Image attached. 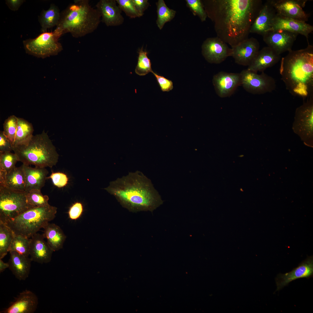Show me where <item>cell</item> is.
<instances>
[{
	"label": "cell",
	"mask_w": 313,
	"mask_h": 313,
	"mask_svg": "<svg viewBox=\"0 0 313 313\" xmlns=\"http://www.w3.org/2000/svg\"><path fill=\"white\" fill-rule=\"evenodd\" d=\"M30 239L14 234L9 252H15L25 256H29Z\"/></svg>",
	"instance_id": "obj_31"
},
{
	"label": "cell",
	"mask_w": 313,
	"mask_h": 313,
	"mask_svg": "<svg viewBox=\"0 0 313 313\" xmlns=\"http://www.w3.org/2000/svg\"><path fill=\"white\" fill-rule=\"evenodd\" d=\"M58 39L53 32H46L35 38L24 40L23 44L27 53L43 58L57 55L62 50Z\"/></svg>",
	"instance_id": "obj_8"
},
{
	"label": "cell",
	"mask_w": 313,
	"mask_h": 313,
	"mask_svg": "<svg viewBox=\"0 0 313 313\" xmlns=\"http://www.w3.org/2000/svg\"><path fill=\"white\" fill-rule=\"evenodd\" d=\"M262 5L261 0H213L205 10L217 37L231 47L248 38Z\"/></svg>",
	"instance_id": "obj_1"
},
{
	"label": "cell",
	"mask_w": 313,
	"mask_h": 313,
	"mask_svg": "<svg viewBox=\"0 0 313 313\" xmlns=\"http://www.w3.org/2000/svg\"><path fill=\"white\" fill-rule=\"evenodd\" d=\"M45 238L43 234L38 233L30 238L29 256L32 261L41 264L50 261L54 251Z\"/></svg>",
	"instance_id": "obj_20"
},
{
	"label": "cell",
	"mask_w": 313,
	"mask_h": 313,
	"mask_svg": "<svg viewBox=\"0 0 313 313\" xmlns=\"http://www.w3.org/2000/svg\"><path fill=\"white\" fill-rule=\"evenodd\" d=\"M12 143L4 134L3 131H0V152H11L13 150Z\"/></svg>",
	"instance_id": "obj_41"
},
{
	"label": "cell",
	"mask_w": 313,
	"mask_h": 313,
	"mask_svg": "<svg viewBox=\"0 0 313 313\" xmlns=\"http://www.w3.org/2000/svg\"><path fill=\"white\" fill-rule=\"evenodd\" d=\"M24 0H6V3L11 10H18L21 5L25 1Z\"/></svg>",
	"instance_id": "obj_43"
},
{
	"label": "cell",
	"mask_w": 313,
	"mask_h": 313,
	"mask_svg": "<svg viewBox=\"0 0 313 313\" xmlns=\"http://www.w3.org/2000/svg\"><path fill=\"white\" fill-rule=\"evenodd\" d=\"M26 198L28 203L34 207L44 206L49 204L48 196L43 195L41 190L33 189L27 192Z\"/></svg>",
	"instance_id": "obj_33"
},
{
	"label": "cell",
	"mask_w": 313,
	"mask_h": 313,
	"mask_svg": "<svg viewBox=\"0 0 313 313\" xmlns=\"http://www.w3.org/2000/svg\"><path fill=\"white\" fill-rule=\"evenodd\" d=\"M241 85L247 92L254 94L270 92L276 88L274 79L264 72L259 74L247 69L240 73Z\"/></svg>",
	"instance_id": "obj_10"
},
{
	"label": "cell",
	"mask_w": 313,
	"mask_h": 313,
	"mask_svg": "<svg viewBox=\"0 0 313 313\" xmlns=\"http://www.w3.org/2000/svg\"><path fill=\"white\" fill-rule=\"evenodd\" d=\"M48 178L50 179L55 186L61 188L65 186L68 183L69 179L67 175L61 172H52Z\"/></svg>",
	"instance_id": "obj_38"
},
{
	"label": "cell",
	"mask_w": 313,
	"mask_h": 313,
	"mask_svg": "<svg viewBox=\"0 0 313 313\" xmlns=\"http://www.w3.org/2000/svg\"><path fill=\"white\" fill-rule=\"evenodd\" d=\"M83 210V206L81 202H75L69 208L68 212L69 218L72 220L79 219L82 215Z\"/></svg>",
	"instance_id": "obj_39"
},
{
	"label": "cell",
	"mask_w": 313,
	"mask_h": 313,
	"mask_svg": "<svg viewBox=\"0 0 313 313\" xmlns=\"http://www.w3.org/2000/svg\"><path fill=\"white\" fill-rule=\"evenodd\" d=\"M281 30L300 34L307 41L309 34L313 31V26L306 22L282 16L277 14L273 20L271 30Z\"/></svg>",
	"instance_id": "obj_17"
},
{
	"label": "cell",
	"mask_w": 313,
	"mask_h": 313,
	"mask_svg": "<svg viewBox=\"0 0 313 313\" xmlns=\"http://www.w3.org/2000/svg\"><path fill=\"white\" fill-rule=\"evenodd\" d=\"M259 47V43L256 39L248 38L231 47V57L237 64L248 66L257 55Z\"/></svg>",
	"instance_id": "obj_14"
},
{
	"label": "cell",
	"mask_w": 313,
	"mask_h": 313,
	"mask_svg": "<svg viewBox=\"0 0 313 313\" xmlns=\"http://www.w3.org/2000/svg\"><path fill=\"white\" fill-rule=\"evenodd\" d=\"M14 235L6 224L0 221V259H2L9 252Z\"/></svg>",
	"instance_id": "obj_29"
},
{
	"label": "cell",
	"mask_w": 313,
	"mask_h": 313,
	"mask_svg": "<svg viewBox=\"0 0 313 313\" xmlns=\"http://www.w3.org/2000/svg\"><path fill=\"white\" fill-rule=\"evenodd\" d=\"M139 56L135 72L139 76H145L152 70L150 60L148 57L147 52L144 50L142 46L138 50Z\"/></svg>",
	"instance_id": "obj_32"
},
{
	"label": "cell",
	"mask_w": 313,
	"mask_h": 313,
	"mask_svg": "<svg viewBox=\"0 0 313 313\" xmlns=\"http://www.w3.org/2000/svg\"><path fill=\"white\" fill-rule=\"evenodd\" d=\"M18 161V157L14 153L0 152V170L8 172L15 167Z\"/></svg>",
	"instance_id": "obj_34"
},
{
	"label": "cell",
	"mask_w": 313,
	"mask_h": 313,
	"mask_svg": "<svg viewBox=\"0 0 313 313\" xmlns=\"http://www.w3.org/2000/svg\"><path fill=\"white\" fill-rule=\"evenodd\" d=\"M298 34L287 31L271 30L263 35V40L267 46L278 54L292 50L293 44Z\"/></svg>",
	"instance_id": "obj_11"
},
{
	"label": "cell",
	"mask_w": 313,
	"mask_h": 313,
	"mask_svg": "<svg viewBox=\"0 0 313 313\" xmlns=\"http://www.w3.org/2000/svg\"><path fill=\"white\" fill-rule=\"evenodd\" d=\"M57 209L56 207L50 204L44 206L34 207L6 224L15 234L30 239L54 219Z\"/></svg>",
	"instance_id": "obj_6"
},
{
	"label": "cell",
	"mask_w": 313,
	"mask_h": 313,
	"mask_svg": "<svg viewBox=\"0 0 313 313\" xmlns=\"http://www.w3.org/2000/svg\"><path fill=\"white\" fill-rule=\"evenodd\" d=\"M136 9L141 15L142 16L145 10L148 8L149 3L148 0H132Z\"/></svg>",
	"instance_id": "obj_42"
},
{
	"label": "cell",
	"mask_w": 313,
	"mask_h": 313,
	"mask_svg": "<svg viewBox=\"0 0 313 313\" xmlns=\"http://www.w3.org/2000/svg\"><path fill=\"white\" fill-rule=\"evenodd\" d=\"M38 299L32 292L26 290L20 293L9 306L1 313H33L36 311Z\"/></svg>",
	"instance_id": "obj_19"
},
{
	"label": "cell",
	"mask_w": 313,
	"mask_h": 313,
	"mask_svg": "<svg viewBox=\"0 0 313 313\" xmlns=\"http://www.w3.org/2000/svg\"><path fill=\"white\" fill-rule=\"evenodd\" d=\"M13 151L23 164L35 167L52 168L58 161L59 155L44 130L33 135L26 144L13 146Z\"/></svg>",
	"instance_id": "obj_5"
},
{
	"label": "cell",
	"mask_w": 313,
	"mask_h": 313,
	"mask_svg": "<svg viewBox=\"0 0 313 313\" xmlns=\"http://www.w3.org/2000/svg\"><path fill=\"white\" fill-rule=\"evenodd\" d=\"M43 228L44 236L53 251H57L62 249L66 236L61 228L49 222Z\"/></svg>",
	"instance_id": "obj_25"
},
{
	"label": "cell",
	"mask_w": 313,
	"mask_h": 313,
	"mask_svg": "<svg viewBox=\"0 0 313 313\" xmlns=\"http://www.w3.org/2000/svg\"><path fill=\"white\" fill-rule=\"evenodd\" d=\"M104 189L132 212H152L163 201L150 180L138 170L111 181Z\"/></svg>",
	"instance_id": "obj_2"
},
{
	"label": "cell",
	"mask_w": 313,
	"mask_h": 313,
	"mask_svg": "<svg viewBox=\"0 0 313 313\" xmlns=\"http://www.w3.org/2000/svg\"><path fill=\"white\" fill-rule=\"evenodd\" d=\"M60 16V10L54 4H51L48 10H43L38 18L41 32H47L48 29L56 27L59 22Z\"/></svg>",
	"instance_id": "obj_27"
},
{
	"label": "cell",
	"mask_w": 313,
	"mask_h": 313,
	"mask_svg": "<svg viewBox=\"0 0 313 313\" xmlns=\"http://www.w3.org/2000/svg\"><path fill=\"white\" fill-rule=\"evenodd\" d=\"M0 185L13 190L25 191V176L22 166H15L6 172L4 181Z\"/></svg>",
	"instance_id": "obj_26"
},
{
	"label": "cell",
	"mask_w": 313,
	"mask_h": 313,
	"mask_svg": "<svg viewBox=\"0 0 313 313\" xmlns=\"http://www.w3.org/2000/svg\"><path fill=\"white\" fill-rule=\"evenodd\" d=\"M313 274V258L311 256H308L290 272L278 274L275 278L277 286L276 291L280 290L293 281L301 278H309Z\"/></svg>",
	"instance_id": "obj_16"
},
{
	"label": "cell",
	"mask_w": 313,
	"mask_h": 313,
	"mask_svg": "<svg viewBox=\"0 0 313 313\" xmlns=\"http://www.w3.org/2000/svg\"><path fill=\"white\" fill-rule=\"evenodd\" d=\"M18 117L14 115L9 117L3 123V132L13 145L17 128Z\"/></svg>",
	"instance_id": "obj_35"
},
{
	"label": "cell",
	"mask_w": 313,
	"mask_h": 313,
	"mask_svg": "<svg viewBox=\"0 0 313 313\" xmlns=\"http://www.w3.org/2000/svg\"><path fill=\"white\" fill-rule=\"evenodd\" d=\"M202 51L208 62L216 64L222 63L232 54L231 48L217 37L206 40L203 44Z\"/></svg>",
	"instance_id": "obj_13"
},
{
	"label": "cell",
	"mask_w": 313,
	"mask_h": 313,
	"mask_svg": "<svg viewBox=\"0 0 313 313\" xmlns=\"http://www.w3.org/2000/svg\"><path fill=\"white\" fill-rule=\"evenodd\" d=\"M101 16L88 0H74L61 12L60 19L53 32L59 39L69 33L75 38L93 32L101 21Z\"/></svg>",
	"instance_id": "obj_4"
},
{
	"label": "cell",
	"mask_w": 313,
	"mask_h": 313,
	"mask_svg": "<svg viewBox=\"0 0 313 313\" xmlns=\"http://www.w3.org/2000/svg\"><path fill=\"white\" fill-rule=\"evenodd\" d=\"M118 6L126 15L131 18L139 17L141 15L138 12L132 0H116Z\"/></svg>",
	"instance_id": "obj_36"
},
{
	"label": "cell",
	"mask_w": 313,
	"mask_h": 313,
	"mask_svg": "<svg viewBox=\"0 0 313 313\" xmlns=\"http://www.w3.org/2000/svg\"><path fill=\"white\" fill-rule=\"evenodd\" d=\"M9 267V264L8 263H6L4 262L1 259H0V272L1 273L4 271L5 270Z\"/></svg>",
	"instance_id": "obj_44"
},
{
	"label": "cell",
	"mask_w": 313,
	"mask_h": 313,
	"mask_svg": "<svg viewBox=\"0 0 313 313\" xmlns=\"http://www.w3.org/2000/svg\"><path fill=\"white\" fill-rule=\"evenodd\" d=\"M277 14L306 22L309 15L303 8L307 0H270Z\"/></svg>",
	"instance_id": "obj_12"
},
{
	"label": "cell",
	"mask_w": 313,
	"mask_h": 313,
	"mask_svg": "<svg viewBox=\"0 0 313 313\" xmlns=\"http://www.w3.org/2000/svg\"><path fill=\"white\" fill-rule=\"evenodd\" d=\"M26 178L25 191L33 189L41 190L45 184L48 172L45 168L35 167L23 164Z\"/></svg>",
	"instance_id": "obj_23"
},
{
	"label": "cell",
	"mask_w": 313,
	"mask_h": 313,
	"mask_svg": "<svg viewBox=\"0 0 313 313\" xmlns=\"http://www.w3.org/2000/svg\"><path fill=\"white\" fill-rule=\"evenodd\" d=\"M280 59V55L269 47H265L259 50L247 69L256 73L263 72L267 68L277 63Z\"/></svg>",
	"instance_id": "obj_22"
},
{
	"label": "cell",
	"mask_w": 313,
	"mask_h": 313,
	"mask_svg": "<svg viewBox=\"0 0 313 313\" xmlns=\"http://www.w3.org/2000/svg\"><path fill=\"white\" fill-rule=\"evenodd\" d=\"M279 72L286 88L294 96L303 98L313 94V46L291 50L283 57Z\"/></svg>",
	"instance_id": "obj_3"
},
{
	"label": "cell",
	"mask_w": 313,
	"mask_h": 313,
	"mask_svg": "<svg viewBox=\"0 0 313 313\" xmlns=\"http://www.w3.org/2000/svg\"><path fill=\"white\" fill-rule=\"evenodd\" d=\"M32 124L23 119L18 117L17 128L13 146L27 143L33 136Z\"/></svg>",
	"instance_id": "obj_28"
},
{
	"label": "cell",
	"mask_w": 313,
	"mask_h": 313,
	"mask_svg": "<svg viewBox=\"0 0 313 313\" xmlns=\"http://www.w3.org/2000/svg\"><path fill=\"white\" fill-rule=\"evenodd\" d=\"M157 18L156 23L161 30L165 23L171 20L174 17L176 12L170 9L163 0H159L156 3Z\"/></svg>",
	"instance_id": "obj_30"
},
{
	"label": "cell",
	"mask_w": 313,
	"mask_h": 313,
	"mask_svg": "<svg viewBox=\"0 0 313 313\" xmlns=\"http://www.w3.org/2000/svg\"><path fill=\"white\" fill-rule=\"evenodd\" d=\"M156 78L161 90L163 92H168L173 88L172 81L164 77L159 75L153 71L152 72Z\"/></svg>",
	"instance_id": "obj_40"
},
{
	"label": "cell",
	"mask_w": 313,
	"mask_h": 313,
	"mask_svg": "<svg viewBox=\"0 0 313 313\" xmlns=\"http://www.w3.org/2000/svg\"><path fill=\"white\" fill-rule=\"evenodd\" d=\"M212 82L217 95L222 98L227 97L241 85L240 74L220 72L213 76Z\"/></svg>",
	"instance_id": "obj_15"
},
{
	"label": "cell",
	"mask_w": 313,
	"mask_h": 313,
	"mask_svg": "<svg viewBox=\"0 0 313 313\" xmlns=\"http://www.w3.org/2000/svg\"><path fill=\"white\" fill-rule=\"evenodd\" d=\"M9 268L18 280H25L30 274L32 261L30 258L14 251L9 252Z\"/></svg>",
	"instance_id": "obj_24"
},
{
	"label": "cell",
	"mask_w": 313,
	"mask_h": 313,
	"mask_svg": "<svg viewBox=\"0 0 313 313\" xmlns=\"http://www.w3.org/2000/svg\"><path fill=\"white\" fill-rule=\"evenodd\" d=\"M309 96L307 101L296 110L293 129L305 145L312 147L313 94Z\"/></svg>",
	"instance_id": "obj_9"
},
{
	"label": "cell",
	"mask_w": 313,
	"mask_h": 313,
	"mask_svg": "<svg viewBox=\"0 0 313 313\" xmlns=\"http://www.w3.org/2000/svg\"><path fill=\"white\" fill-rule=\"evenodd\" d=\"M116 0H100L95 5L101 21L107 26H115L122 24L124 19L121 10L117 4Z\"/></svg>",
	"instance_id": "obj_18"
},
{
	"label": "cell",
	"mask_w": 313,
	"mask_h": 313,
	"mask_svg": "<svg viewBox=\"0 0 313 313\" xmlns=\"http://www.w3.org/2000/svg\"><path fill=\"white\" fill-rule=\"evenodd\" d=\"M27 192L0 185V221L6 223L34 207L28 203Z\"/></svg>",
	"instance_id": "obj_7"
},
{
	"label": "cell",
	"mask_w": 313,
	"mask_h": 313,
	"mask_svg": "<svg viewBox=\"0 0 313 313\" xmlns=\"http://www.w3.org/2000/svg\"><path fill=\"white\" fill-rule=\"evenodd\" d=\"M276 14L269 0L263 4L251 27L250 33L262 36L271 29L272 21Z\"/></svg>",
	"instance_id": "obj_21"
},
{
	"label": "cell",
	"mask_w": 313,
	"mask_h": 313,
	"mask_svg": "<svg viewBox=\"0 0 313 313\" xmlns=\"http://www.w3.org/2000/svg\"><path fill=\"white\" fill-rule=\"evenodd\" d=\"M187 4L202 21L206 20L207 15L201 1L200 0H187Z\"/></svg>",
	"instance_id": "obj_37"
}]
</instances>
